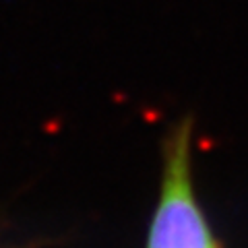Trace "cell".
<instances>
[{
	"mask_svg": "<svg viewBox=\"0 0 248 248\" xmlns=\"http://www.w3.org/2000/svg\"><path fill=\"white\" fill-rule=\"evenodd\" d=\"M195 120H178L161 149V178L145 248H223L197 195L192 172Z\"/></svg>",
	"mask_w": 248,
	"mask_h": 248,
	"instance_id": "6da1fadb",
	"label": "cell"
}]
</instances>
